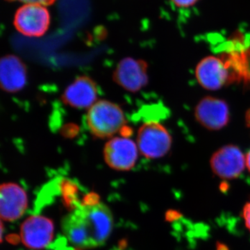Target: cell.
<instances>
[{
	"label": "cell",
	"mask_w": 250,
	"mask_h": 250,
	"mask_svg": "<svg viewBox=\"0 0 250 250\" xmlns=\"http://www.w3.org/2000/svg\"><path fill=\"white\" fill-rule=\"evenodd\" d=\"M113 215L103 203L78 206L62 218V229L68 241L82 249L103 246L111 234Z\"/></svg>",
	"instance_id": "6da1fadb"
},
{
	"label": "cell",
	"mask_w": 250,
	"mask_h": 250,
	"mask_svg": "<svg viewBox=\"0 0 250 250\" xmlns=\"http://www.w3.org/2000/svg\"><path fill=\"white\" fill-rule=\"evenodd\" d=\"M88 129L98 139H111L126 124L124 112L116 104L100 100L88 109L86 116Z\"/></svg>",
	"instance_id": "7a4b0ae2"
},
{
	"label": "cell",
	"mask_w": 250,
	"mask_h": 250,
	"mask_svg": "<svg viewBox=\"0 0 250 250\" xmlns=\"http://www.w3.org/2000/svg\"><path fill=\"white\" fill-rule=\"evenodd\" d=\"M140 152L148 159H159L166 156L172 147V136L165 126L156 122L141 125L137 134Z\"/></svg>",
	"instance_id": "3957f363"
},
{
	"label": "cell",
	"mask_w": 250,
	"mask_h": 250,
	"mask_svg": "<svg viewBox=\"0 0 250 250\" xmlns=\"http://www.w3.org/2000/svg\"><path fill=\"white\" fill-rule=\"evenodd\" d=\"M139 147L134 141L126 137H113L104 147L105 162L112 169L128 171L132 169L139 156Z\"/></svg>",
	"instance_id": "277c9868"
},
{
	"label": "cell",
	"mask_w": 250,
	"mask_h": 250,
	"mask_svg": "<svg viewBox=\"0 0 250 250\" xmlns=\"http://www.w3.org/2000/svg\"><path fill=\"white\" fill-rule=\"evenodd\" d=\"M50 24V16L45 6L28 4L20 8L14 18L16 29L28 37H40L45 34Z\"/></svg>",
	"instance_id": "5b68a950"
},
{
	"label": "cell",
	"mask_w": 250,
	"mask_h": 250,
	"mask_svg": "<svg viewBox=\"0 0 250 250\" xmlns=\"http://www.w3.org/2000/svg\"><path fill=\"white\" fill-rule=\"evenodd\" d=\"M210 167L220 178L228 180L238 178L246 167V156L239 147L228 145L212 155Z\"/></svg>",
	"instance_id": "8992f818"
},
{
	"label": "cell",
	"mask_w": 250,
	"mask_h": 250,
	"mask_svg": "<svg viewBox=\"0 0 250 250\" xmlns=\"http://www.w3.org/2000/svg\"><path fill=\"white\" fill-rule=\"evenodd\" d=\"M147 69L146 61L126 57L118 62L113 80L123 89L136 93L148 83Z\"/></svg>",
	"instance_id": "52a82bcc"
},
{
	"label": "cell",
	"mask_w": 250,
	"mask_h": 250,
	"mask_svg": "<svg viewBox=\"0 0 250 250\" xmlns=\"http://www.w3.org/2000/svg\"><path fill=\"white\" fill-rule=\"evenodd\" d=\"M229 116L228 103L221 99L205 97L195 106V119L202 126L211 131H218L226 126Z\"/></svg>",
	"instance_id": "ba28073f"
},
{
	"label": "cell",
	"mask_w": 250,
	"mask_h": 250,
	"mask_svg": "<svg viewBox=\"0 0 250 250\" xmlns=\"http://www.w3.org/2000/svg\"><path fill=\"white\" fill-rule=\"evenodd\" d=\"M54 227L50 219L33 215L24 220L21 228L23 244L31 250H42L53 239Z\"/></svg>",
	"instance_id": "9c48e42d"
},
{
	"label": "cell",
	"mask_w": 250,
	"mask_h": 250,
	"mask_svg": "<svg viewBox=\"0 0 250 250\" xmlns=\"http://www.w3.org/2000/svg\"><path fill=\"white\" fill-rule=\"evenodd\" d=\"M98 88L93 79L85 75L77 77L64 90L62 103L72 108H90L97 103Z\"/></svg>",
	"instance_id": "30bf717a"
},
{
	"label": "cell",
	"mask_w": 250,
	"mask_h": 250,
	"mask_svg": "<svg viewBox=\"0 0 250 250\" xmlns=\"http://www.w3.org/2000/svg\"><path fill=\"white\" fill-rule=\"evenodd\" d=\"M195 77L202 88L218 90L228 83L229 72L223 60L214 56H208L197 64Z\"/></svg>",
	"instance_id": "8fae6325"
},
{
	"label": "cell",
	"mask_w": 250,
	"mask_h": 250,
	"mask_svg": "<svg viewBox=\"0 0 250 250\" xmlns=\"http://www.w3.org/2000/svg\"><path fill=\"white\" fill-rule=\"evenodd\" d=\"M28 207L27 193L22 188L13 183L0 188V215L1 220L14 222L24 215Z\"/></svg>",
	"instance_id": "7c38bea8"
},
{
	"label": "cell",
	"mask_w": 250,
	"mask_h": 250,
	"mask_svg": "<svg viewBox=\"0 0 250 250\" xmlns=\"http://www.w3.org/2000/svg\"><path fill=\"white\" fill-rule=\"evenodd\" d=\"M1 88L9 93L22 90L27 82V70L24 62L13 54L4 56L0 62Z\"/></svg>",
	"instance_id": "4fadbf2b"
},
{
	"label": "cell",
	"mask_w": 250,
	"mask_h": 250,
	"mask_svg": "<svg viewBox=\"0 0 250 250\" xmlns=\"http://www.w3.org/2000/svg\"><path fill=\"white\" fill-rule=\"evenodd\" d=\"M172 4L178 9H189L194 6L199 0H170Z\"/></svg>",
	"instance_id": "5bb4252c"
},
{
	"label": "cell",
	"mask_w": 250,
	"mask_h": 250,
	"mask_svg": "<svg viewBox=\"0 0 250 250\" xmlns=\"http://www.w3.org/2000/svg\"><path fill=\"white\" fill-rule=\"evenodd\" d=\"M243 217L245 220L246 228L250 232V201L245 205L243 210Z\"/></svg>",
	"instance_id": "9a60e30c"
},
{
	"label": "cell",
	"mask_w": 250,
	"mask_h": 250,
	"mask_svg": "<svg viewBox=\"0 0 250 250\" xmlns=\"http://www.w3.org/2000/svg\"><path fill=\"white\" fill-rule=\"evenodd\" d=\"M21 2L27 3V4H41L42 6L53 4L55 0H16Z\"/></svg>",
	"instance_id": "2e32d148"
},
{
	"label": "cell",
	"mask_w": 250,
	"mask_h": 250,
	"mask_svg": "<svg viewBox=\"0 0 250 250\" xmlns=\"http://www.w3.org/2000/svg\"><path fill=\"white\" fill-rule=\"evenodd\" d=\"M246 167H248V170L250 172V149L248 154H246Z\"/></svg>",
	"instance_id": "e0dca14e"
},
{
	"label": "cell",
	"mask_w": 250,
	"mask_h": 250,
	"mask_svg": "<svg viewBox=\"0 0 250 250\" xmlns=\"http://www.w3.org/2000/svg\"><path fill=\"white\" fill-rule=\"evenodd\" d=\"M217 250H228V247L225 246V245L218 244Z\"/></svg>",
	"instance_id": "ac0fdd59"
}]
</instances>
